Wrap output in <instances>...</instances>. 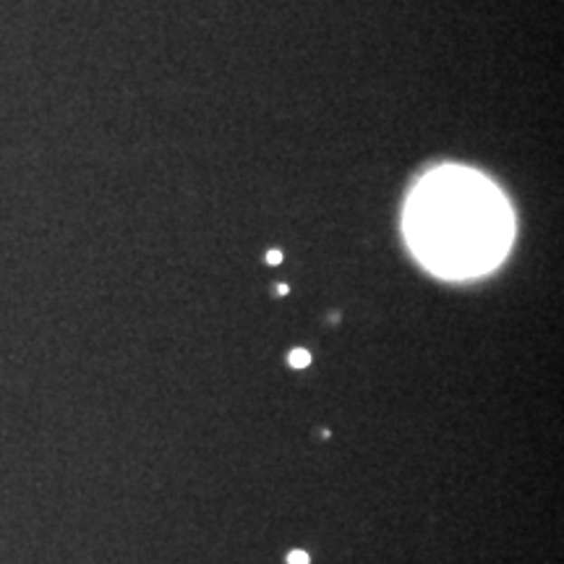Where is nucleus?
<instances>
[{
    "instance_id": "f257e3e1",
    "label": "nucleus",
    "mask_w": 564,
    "mask_h": 564,
    "mask_svg": "<svg viewBox=\"0 0 564 564\" xmlns=\"http://www.w3.org/2000/svg\"><path fill=\"white\" fill-rule=\"evenodd\" d=\"M426 199L418 209L421 217V235L426 238V246L434 249L436 256H445L454 251V259L463 262L468 249L486 256L489 246H494V230H497V204L494 191L486 183H475V178H442L426 183L424 188Z\"/></svg>"
},
{
    "instance_id": "f03ea898",
    "label": "nucleus",
    "mask_w": 564,
    "mask_h": 564,
    "mask_svg": "<svg viewBox=\"0 0 564 564\" xmlns=\"http://www.w3.org/2000/svg\"><path fill=\"white\" fill-rule=\"evenodd\" d=\"M288 363H291L293 368H306V366L311 363V353L303 350V348H298V350H293V353L288 356Z\"/></svg>"
},
{
    "instance_id": "7ed1b4c3",
    "label": "nucleus",
    "mask_w": 564,
    "mask_h": 564,
    "mask_svg": "<svg viewBox=\"0 0 564 564\" xmlns=\"http://www.w3.org/2000/svg\"><path fill=\"white\" fill-rule=\"evenodd\" d=\"M311 559H309V554L306 551H291L288 554V564H309Z\"/></svg>"
},
{
    "instance_id": "20e7f679",
    "label": "nucleus",
    "mask_w": 564,
    "mask_h": 564,
    "mask_svg": "<svg viewBox=\"0 0 564 564\" xmlns=\"http://www.w3.org/2000/svg\"><path fill=\"white\" fill-rule=\"evenodd\" d=\"M280 262H282V251H270V253H267V264H280Z\"/></svg>"
},
{
    "instance_id": "39448f33",
    "label": "nucleus",
    "mask_w": 564,
    "mask_h": 564,
    "mask_svg": "<svg viewBox=\"0 0 564 564\" xmlns=\"http://www.w3.org/2000/svg\"><path fill=\"white\" fill-rule=\"evenodd\" d=\"M288 293H291L288 285H277V288H274V295H288Z\"/></svg>"
}]
</instances>
